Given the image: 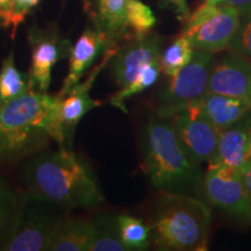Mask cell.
Listing matches in <instances>:
<instances>
[{
	"mask_svg": "<svg viewBox=\"0 0 251 251\" xmlns=\"http://www.w3.org/2000/svg\"><path fill=\"white\" fill-rule=\"evenodd\" d=\"M50 139L67 149L57 96L31 89L0 106V162L39 151Z\"/></svg>",
	"mask_w": 251,
	"mask_h": 251,
	"instance_id": "cell-1",
	"label": "cell"
},
{
	"mask_svg": "<svg viewBox=\"0 0 251 251\" xmlns=\"http://www.w3.org/2000/svg\"><path fill=\"white\" fill-rule=\"evenodd\" d=\"M23 177L30 191L67 209L91 208L103 201L90 166L70 149L33 156L25 165Z\"/></svg>",
	"mask_w": 251,
	"mask_h": 251,
	"instance_id": "cell-2",
	"label": "cell"
},
{
	"mask_svg": "<svg viewBox=\"0 0 251 251\" xmlns=\"http://www.w3.org/2000/svg\"><path fill=\"white\" fill-rule=\"evenodd\" d=\"M142 168L162 192L192 193L203 178L200 164L191 162L176 136L170 115L155 113L147 125L142 141Z\"/></svg>",
	"mask_w": 251,
	"mask_h": 251,
	"instance_id": "cell-3",
	"label": "cell"
},
{
	"mask_svg": "<svg viewBox=\"0 0 251 251\" xmlns=\"http://www.w3.org/2000/svg\"><path fill=\"white\" fill-rule=\"evenodd\" d=\"M212 215L190 194L162 192L153 214L151 242L159 250L206 251Z\"/></svg>",
	"mask_w": 251,
	"mask_h": 251,
	"instance_id": "cell-4",
	"label": "cell"
},
{
	"mask_svg": "<svg viewBox=\"0 0 251 251\" xmlns=\"http://www.w3.org/2000/svg\"><path fill=\"white\" fill-rule=\"evenodd\" d=\"M68 211L42 194L28 191L20 194L18 213L2 251H47L56 228Z\"/></svg>",
	"mask_w": 251,
	"mask_h": 251,
	"instance_id": "cell-5",
	"label": "cell"
},
{
	"mask_svg": "<svg viewBox=\"0 0 251 251\" xmlns=\"http://www.w3.org/2000/svg\"><path fill=\"white\" fill-rule=\"evenodd\" d=\"M201 99L170 115L181 148L190 161L196 164L211 161L218 148L220 135V129L203 112Z\"/></svg>",
	"mask_w": 251,
	"mask_h": 251,
	"instance_id": "cell-6",
	"label": "cell"
},
{
	"mask_svg": "<svg viewBox=\"0 0 251 251\" xmlns=\"http://www.w3.org/2000/svg\"><path fill=\"white\" fill-rule=\"evenodd\" d=\"M212 52L197 50L192 58L175 76L161 93L157 113L171 115L188 103L200 100L208 92Z\"/></svg>",
	"mask_w": 251,
	"mask_h": 251,
	"instance_id": "cell-7",
	"label": "cell"
},
{
	"mask_svg": "<svg viewBox=\"0 0 251 251\" xmlns=\"http://www.w3.org/2000/svg\"><path fill=\"white\" fill-rule=\"evenodd\" d=\"M202 186L207 200L212 205L234 219L251 222V202L241 169L227 164L209 166Z\"/></svg>",
	"mask_w": 251,
	"mask_h": 251,
	"instance_id": "cell-8",
	"label": "cell"
},
{
	"mask_svg": "<svg viewBox=\"0 0 251 251\" xmlns=\"http://www.w3.org/2000/svg\"><path fill=\"white\" fill-rule=\"evenodd\" d=\"M28 41L31 50V89L48 92L52 68L61 59L69 58L72 45L70 40L59 36L55 28L43 29L39 26H31L28 29Z\"/></svg>",
	"mask_w": 251,
	"mask_h": 251,
	"instance_id": "cell-9",
	"label": "cell"
},
{
	"mask_svg": "<svg viewBox=\"0 0 251 251\" xmlns=\"http://www.w3.org/2000/svg\"><path fill=\"white\" fill-rule=\"evenodd\" d=\"M117 50L118 49H113L106 51L103 54L102 63H100L98 67L91 72L87 79L84 80L83 83L78 81L77 84H75L63 96H59L58 93L56 94L58 100V117L63 128V134H64L65 139V148L67 149L71 150L75 130H76V127L79 124V121L85 117V114L100 105L99 101H96V100L91 98L90 90L92 89V85L97 76H98L100 69H102L107 64L108 61H111V58Z\"/></svg>",
	"mask_w": 251,
	"mask_h": 251,
	"instance_id": "cell-10",
	"label": "cell"
},
{
	"mask_svg": "<svg viewBox=\"0 0 251 251\" xmlns=\"http://www.w3.org/2000/svg\"><path fill=\"white\" fill-rule=\"evenodd\" d=\"M161 45L158 36L149 34L142 39L133 40L114 52L111 58L112 74L120 89L136 79L144 67L161 61Z\"/></svg>",
	"mask_w": 251,
	"mask_h": 251,
	"instance_id": "cell-11",
	"label": "cell"
},
{
	"mask_svg": "<svg viewBox=\"0 0 251 251\" xmlns=\"http://www.w3.org/2000/svg\"><path fill=\"white\" fill-rule=\"evenodd\" d=\"M240 24V13L227 4H220L218 12L194 29L183 33L190 39L193 48L216 52L228 48Z\"/></svg>",
	"mask_w": 251,
	"mask_h": 251,
	"instance_id": "cell-12",
	"label": "cell"
},
{
	"mask_svg": "<svg viewBox=\"0 0 251 251\" xmlns=\"http://www.w3.org/2000/svg\"><path fill=\"white\" fill-rule=\"evenodd\" d=\"M208 92L251 99V62L233 52L212 62Z\"/></svg>",
	"mask_w": 251,
	"mask_h": 251,
	"instance_id": "cell-13",
	"label": "cell"
},
{
	"mask_svg": "<svg viewBox=\"0 0 251 251\" xmlns=\"http://www.w3.org/2000/svg\"><path fill=\"white\" fill-rule=\"evenodd\" d=\"M131 0H83L85 12L90 15L93 27L107 40L112 49L122 39H127L128 5Z\"/></svg>",
	"mask_w": 251,
	"mask_h": 251,
	"instance_id": "cell-14",
	"label": "cell"
},
{
	"mask_svg": "<svg viewBox=\"0 0 251 251\" xmlns=\"http://www.w3.org/2000/svg\"><path fill=\"white\" fill-rule=\"evenodd\" d=\"M108 50L113 49L109 47L106 37L96 28H90L84 31L71 48L69 56V71L58 92L59 96L67 93L75 84L80 81L81 77L92 67L96 59Z\"/></svg>",
	"mask_w": 251,
	"mask_h": 251,
	"instance_id": "cell-15",
	"label": "cell"
},
{
	"mask_svg": "<svg viewBox=\"0 0 251 251\" xmlns=\"http://www.w3.org/2000/svg\"><path fill=\"white\" fill-rule=\"evenodd\" d=\"M251 137V113L236 124L220 130L218 148L209 166L227 164L241 169L248 158Z\"/></svg>",
	"mask_w": 251,
	"mask_h": 251,
	"instance_id": "cell-16",
	"label": "cell"
},
{
	"mask_svg": "<svg viewBox=\"0 0 251 251\" xmlns=\"http://www.w3.org/2000/svg\"><path fill=\"white\" fill-rule=\"evenodd\" d=\"M202 108L220 130L236 124L251 113V99L207 92L201 99Z\"/></svg>",
	"mask_w": 251,
	"mask_h": 251,
	"instance_id": "cell-17",
	"label": "cell"
},
{
	"mask_svg": "<svg viewBox=\"0 0 251 251\" xmlns=\"http://www.w3.org/2000/svg\"><path fill=\"white\" fill-rule=\"evenodd\" d=\"M92 238L91 221L68 216L56 228L47 251H90Z\"/></svg>",
	"mask_w": 251,
	"mask_h": 251,
	"instance_id": "cell-18",
	"label": "cell"
},
{
	"mask_svg": "<svg viewBox=\"0 0 251 251\" xmlns=\"http://www.w3.org/2000/svg\"><path fill=\"white\" fill-rule=\"evenodd\" d=\"M93 238L90 251H126L119 233L118 216L112 213H99L91 220Z\"/></svg>",
	"mask_w": 251,
	"mask_h": 251,
	"instance_id": "cell-19",
	"label": "cell"
},
{
	"mask_svg": "<svg viewBox=\"0 0 251 251\" xmlns=\"http://www.w3.org/2000/svg\"><path fill=\"white\" fill-rule=\"evenodd\" d=\"M31 90L29 72H23L15 67L14 54L4 59L0 70V106Z\"/></svg>",
	"mask_w": 251,
	"mask_h": 251,
	"instance_id": "cell-20",
	"label": "cell"
},
{
	"mask_svg": "<svg viewBox=\"0 0 251 251\" xmlns=\"http://www.w3.org/2000/svg\"><path fill=\"white\" fill-rule=\"evenodd\" d=\"M119 233L126 250H147L151 242L150 227L143 220L131 215H118Z\"/></svg>",
	"mask_w": 251,
	"mask_h": 251,
	"instance_id": "cell-21",
	"label": "cell"
},
{
	"mask_svg": "<svg viewBox=\"0 0 251 251\" xmlns=\"http://www.w3.org/2000/svg\"><path fill=\"white\" fill-rule=\"evenodd\" d=\"M156 17L148 5L141 0H131L126 14L127 39H142L149 35L156 25Z\"/></svg>",
	"mask_w": 251,
	"mask_h": 251,
	"instance_id": "cell-22",
	"label": "cell"
},
{
	"mask_svg": "<svg viewBox=\"0 0 251 251\" xmlns=\"http://www.w3.org/2000/svg\"><path fill=\"white\" fill-rule=\"evenodd\" d=\"M161 71V61L152 62L147 65V67H144L142 69V71L140 72L139 76L136 77V79L131 81L129 85L122 87V89L119 90L117 93L113 94L111 100H109L111 105L121 109V111H124L125 113L127 112V108H126L125 105V100L129 98L131 96H134V94L141 93L142 91L152 86L153 84L158 80Z\"/></svg>",
	"mask_w": 251,
	"mask_h": 251,
	"instance_id": "cell-23",
	"label": "cell"
},
{
	"mask_svg": "<svg viewBox=\"0 0 251 251\" xmlns=\"http://www.w3.org/2000/svg\"><path fill=\"white\" fill-rule=\"evenodd\" d=\"M194 48L186 35L175 40L161 55V69L169 77L175 76L192 58Z\"/></svg>",
	"mask_w": 251,
	"mask_h": 251,
	"instance_id": "cell-24",
	"label": "cell"
},
{
	"mask_svg": "<svg viewBox=\"0 0 251 251\" xmlns=\"http://www.w3.org/2000/svg\"><path fill=\"white\" fill-rule=\"evenodd\" d=\"M20 194L14 192L11 187L0 186V250L11 234L15 216L18 213Z\"/></svg>",
	"mask_w": 251,
	"mask_h": 251,
	"instance_id": "cell-25",
	"label": "cell"
},
{
	"mask_svg": "<svg viewBox=\"0 0 251 251\" xmlns=\"http://www.w3.org/2000/svg\"><path fill=\"white\" fill-rule=\"evenodd\" d=\"M228 48L233 54L251 61V12L240 15V24Z\"/></svg>",
	"mask_w": 251,
	"mask_h": 251,
	"instance_id": "cell-26",
	"label": "cell"
},
{
	"mask_svg": "<svg viewBox=\"0 0 251 251\" xmlns=\"http://www.w3.org/2000/svg\"><path fill=\"white\" fill-rule=\"evenodd\" d=\"M219 5L209 4V2L206 1L205 4L199 6V7L196 9V12H193L192 14H190V17H188L187 21L185 23V24H186V26H185L184 33L194 29V28H197L198 26H199V25L205 23L207 19H209L212 17V15H214L216 12H218Z\"/></svg>",
	"mask_w": 251,
	"mask_h": 251,
	"instance_id": "cell-27",
	"label": "cell"
},
{
	"mask_svg": "<svg viewBox=\"0 0 251 251\" xmlns=\"http://www.w3.org/2000/svg\"><path fill=\"white\" fill-rule=\"evenodd\" d=\"M41 0H14L13 14H12V36H14L17 28L20 24L24 23L28 14L30 13L31 9L39 5Z\"/></svg>",
	"mask_w": 251,
	"mask_h": 251,
	"instance_id": "cell-28",
	"label": "cell"
},
{
	"mask_svg": "<svg viewBox=\"0 0 251 251\" xmlns=\"http://www.w3.org/2000/svg\"><path fill=\"white\" fill-rule=\"evenodd\" d=\"M163 8L170 9L180 23H186L190 17L187 0H157Z\"/></svg>",
	"mask_w": 251,
	"mask_h": 251,
	"instance_id": "cell-29",
	"label": "cell"
},
{
	"mask_svg": "<svg viewBox=\"0 0 251 251\" xmlns=\"http://www.w3.org/2000/svg\"><path fill=\"white\" fill-rule=\"evenodd\" d=\"M13 6L14 0H0V18L4 21L5 28H8L11 26Z\"/></svg>",
	"mask_w": 251,
	"mask_h": 251,
	"instance_id": "cell-30",
	"label": "cell"
},
{
	"mask_svg": "<svg viewBox=\"0 0 251 251\" xmlns=\"http://www.w3.org/2000/svg\"><path fill=\"white\" fill-rule=\"evenodd\" d=\"M241 174H242L244 186H246L248 197H249L251 202V155L248 157L242 168H241Z\"/></svg>",
	"mask_w": 251,
	"mask_h": 251,
	"instance_id": "cell-31",
	"label": "cell"
},
{
	"mask_svg": "<svg viewBox=\"0 0 251 251\" xmlns=\"http://www.w3.org/2000/svg\"><path fill=\"white\" fill-rule=\"evenodd\" d=\"M224 4L236 8L240 15L251 12V0H225Z\"/></svg>",
	"mask_w": 251,
	"mask_h": 251,
	"instance_id": "cell-32",
	"label": "cell"
},
{
	"mask_svg": "<svg viewBox=\"0 0 251 251\" xmlns=\"http://www.w3.org/2000/svg\"><path fill=\"white\" fill-rule=\"evenodd\" d=\"M207 2H209V4H215V5H219V4H224L225 0H206Z\"/></svg>",
	"mask_w": 251,
	"mask_h": 251,
	"instance_id": "cell-33",
	"label": "cell"
},
{
	"mask_svg": "<svg viewBox=\"0 0 251 251\" xmlns=\"http://www.w3.org/2000/svg\"><path fill=\"white\" fill-rule=\"evenodd\" d=\"M251 155V137H250V142H249V147H248V157Z\"/></svg>",
	"mask_w": 251,
	"mask_h": 251,
	"instance_id": "cell-34",
	"label": "cell"
},
{
	"mask_svg": "<svg viewBox=\"0 0 251 251\" xmlns=\"http://www.w3.org/2000/svg\"><path fill=\"white\" fill-rule=\"evenodd\" d=\"M0 28H5V26H4V21H2L1 18H0Z\"/></svg>",
	"mask_w": 251,
	"mask_h": 251,
	"instance_id": "cell-35",
	"label": "cell"
},
{
	"mask_svg": "<svg viewBox=\"0 0 251 251\" xmlns=\"http://www.w3.org/2000/svg\"><path fill=\"white\" fill-rule=\"evenodd\" d=\"M2 185H5V181L1 177H0V186H2Z\"/></svg>",
	"mask_w": 251,
	"mask_h": 251,
	"instance_id": "cell-36",
	"label": "cell"
}]
</instances>
